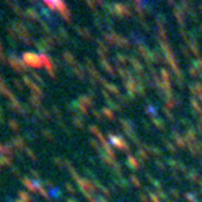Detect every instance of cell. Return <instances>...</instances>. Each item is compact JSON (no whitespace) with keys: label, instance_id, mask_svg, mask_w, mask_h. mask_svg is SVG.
<instances>
[{"label":"cell","instance_id":"6da1fadb","mask_svg":"<svg viewBox=\"0 0 202 202\" xmlns=\"http://www.w3.org/2000/svg\"><path fill=\"white\" fill-rule=\"evenodd\" d=\"M26 62H28L30 65H35V66H39V58L37 55H32V53H27L26 56Z\"/></svg>","mask_w":202,"mask_h":202}]
</instances>
